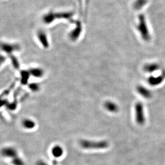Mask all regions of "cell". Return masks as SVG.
<instances>
[{"mask_svg": "<svg viewBox=\"0 0 165 165\" xmlns=\"http://www.w3.org/2000/svg\"><path fill=\"white\" fill-rule=\"evenodd\" d=\"M81 147L85 149H104L109 147L107 141H91L87 139H81L79 141Z\"/></svg>", "mask_w": 165, "mask_h": 165, "instance_id": "1", "label": "cell"}, {"mask_svg": "<svg viewBox=\"0 0 165 165\" xmlns=\"http://www.w3.org/2000/svg\"><path fill=\"white\" fill-rule=\"evenodd\" d=\"M138 30L141 33L142 38L145 41L149 40L150 38L147 24L145 22V18L143 15L139 16V23L137 25Z\"/></svg>", "mask_w": 165, "mask_h": 165, "instance_id": "2", "label": "cell"}, {"mask_svg": "<svg viewBox=\"0 0 165 165\" xmlns=\"http://www.w3.org/2000/svg\"><path fill=\"white\" fill-rule=\"evenodd\" d=\"M135 120L138 125H144L145 123V117L144 112L143 105L141 102H138L135 105Z\"/></svg>", "mask_w": 165, "mask_h": 165, "instance_id": "3", "label": "cell"}, {"mask_svg": "<svg viewBox=\"0 0 165 165\" xmlns=\"http://www.w3.org/2000/svg\"><path fill=\"white\" fill-rule=\"evenodd\" d=\"M0 153L3 157L9 158L11 159V160L18 156V152L16 149L10 147L2 148L0 151Z\"/></svg>", "mask_w": 165, "mask_h": 165, "instance_id": "4", "label": "cell"}, {"mask_svg": "<svg viewBox=\"0 0 165 165\" xmlns=\"http://www.w3.org/2000/svg\"><path fill=\"white\" fill-rule=\"evenodd\" d=\"M105 109L111 113H117L119 111V107L112 101H107L104 104Z\"/></svg>", "mask_w": 165, "mask_h": 165, "instance_id": "5", "label": "cell"}, {"mask_svg": "<svg viewBox=\"0 0 165 165\" xmlns=\"http://www.w3.org/2000/svg\"><path fill=\"white\" fill-rule=\"evenodd\" d=\"M137 92L139 95L143 97L144 99H149L152 97V93L147 88L143 86H138L137 88Z\"/></svg>", "mask_w": 165, "mask_h": 165, "instance_id": "6", "label": "cell"}, {"mask_svg": "<svg viewBox=\"0 0 165 165\" xmlns=\"http://www.w3.org/2000/svg\"><path fill=\"white\" fill-rule=\"evenodd\" d=\"M164 78L165 77H163V75H160L158 77H151L149 78L148 82L151 86H155L160 84L163 81Z\"/></svg>", "mask_w": 165, "mask_h": 165, "instance_id": "7", "label": "cell"}, {"mask_svg": "<svg viewBox=\"0 0 165 165\" xmlns=\"http://www.w3.org/2000/svg\"><path fill=\"white\" fill-rule=\"evenodd\" d=\"M51 152H52V155L54 157L58 158H60L62 156L64 151H63L62 147H61L59 146V145H56L52 148Z\"/></svg>", "mask_w": 165, "mask_h": 165, "instance_id": "8", "label": "cell"}, {"mask_svg": "<svg viewBox=\"0 0 165 165\" xmlns=\"http://www.w3.org/2000/svg\"><path fill=\"white\" fill-rule=\"evenodd\" d=\"M0 48L7 53H10L14 50H16L18 48L17 46L8 44H1Z\"/></svg>", "mask_w": 165, "mask_h": 165, "instance_id": "9", "label": "cell"}, {"mask_svg": "<svg viewBox=\"0 0 165 165\" xmlns=\"http://www.w3.org/2000/svg\"><path fill=\"white\" fill-rule=\"evenodd\" d=\"M22 125L26 129H32L35 126V123L30 119H25L22 121Z\"/></svg>", "mask_w": 165, "mask_h": 165, "instance_id": "10", "label": "cell"}, {"mask_svg": "<svg viewBox=\"0 0 165 165\" xmlns=\"http://www.w3.org/2000/svg\"><path fill=\"white\" fill-rule=\"evenodd\" d=\"M81 32V26L80 24H78L77 26V28H75L74 30L70 33V36L71 39L73 40H76L77 38L79 36Z\"/></svg>", "mask_w": 165, "mask_h": 165, "instance_id": "11", "label": "cell"}, {"mask_svg": "<svg viewBox=\"0 0 165 165\" xmlns=\"http://www.w3.org/2000/svg\"><path fill=\"white\" fill-rule=\"evenodd\" d=\"M159 68V65L157 64V63H152L150 64H147L144 67V70L147 72H149L151 73L154 72L155 70H158Z\"/></svg>", "mask_w": 165, "mask_h": 165, "instance_id": "12", "label": "cell"}, {"mask_svg": "<svg viewBox=\"0 0 165 165\" xmlns=\"http://www.w3.org/2000/svg\"><path fill=\"white\" fill-rule=\"evenodd\" d=\"M38 38L44 47H48V41L46 40V36L45 35L44 33L43 32L38 33Z\"/></svg>", "mask_w": 165, "mask_h": 165, "instance_id": "13", "label": "cell"}, {"mask_svg": "<svg viewBox=\"0 0 165 165\" xmlns=\"http://www.w3.org/2000/svg\"><path fill=\"white\" fill-rule=\"evenodd\" d=\"M147 2V0H136L134 3V8L136 9H141Z\"/></svg>", "mask_w": 165, "mask_h": 165, "instance_id": "14", "label": "cell"}, {"mask_svg": "<svg viewBox=\"0 0 165 165\" xmlns=\"http://www.w3.org/2000/svg\"><path fill=\"white\" fill-rule=\"evenodd\" d=\"M12 163L14 165H25L24 162L22 160V159L19 157L14 158V159H12Z\"/></svg>", "mask_w": 165, "mask_h": 165, "instance_id": "15", "label": "cell"}, {"mask_svg": "<svg viewBox=\"0 0 165 165\" xmlns=\"http://www.w3.org/2000/svg\"><path fill=\"white\" fill-rule=\"evenodd\" d=\"M55 18V16L54 14H48L46 15L44 17V21L46 23H50V22H52V20H54V19Z\"/></svg>", "mask_w": 165, "mask_h": 165, "instance_id": "16", "label": "cell"}, {"mask_svg": "<svg viewBox=\"0 0 165 165\" xmlns=\"http://www.w3.org/2000/svg\"><path fill=\"white\" fill-rule=\"evenodd\" d=\"M30 73L35 77H40L43 74L42 71L40 69H33Z\"/></svg>", "mask_w": 165, "mask_h": 165, "instance_id": "17", "label": "cell"}, {"mask_svg": "<svg viewBox=\"0 0 165 165\" xmlns=\"http://www.w3.org/2000/svg\"><path fill=\"white\" fill-rule=\"evenodd\" d=\"M30 87L33 91H37L38 89V85L35 84V83H34V84H31Z\"/></svg>", "mask_w": 165, "mask_h": 165, "instance_id": "18", "label": "cell"}, {"mask_svg": "<svg viewBox=\"0 0 165 165\" xmlns=\"http://www.w3.org/2000/svg\"><path fill=\"white\" fill-rule=\"evenodd\" d=\"M36 165H48L47 163H46L43 160H38L37 161L36 163Z\"/></svg>", "mask_w": 165, "mask_h": 165, "instance_id": "19", "label": "cell"}, {"mask_svg": "<svg viewBox=\"0 0 165 165\" xmlns=\"http://www.w3.org/2000/svg\"><path fill=\"white\" fill-rule=\"evenodd\" d=\"M4 60H5L4 57H3V56H0V65L1 64L2 62H4Z\"/></svg>", "mask_w": 165, "mask_h": 165, "instance_id": "20", "label": "cell"}]
</instances>
